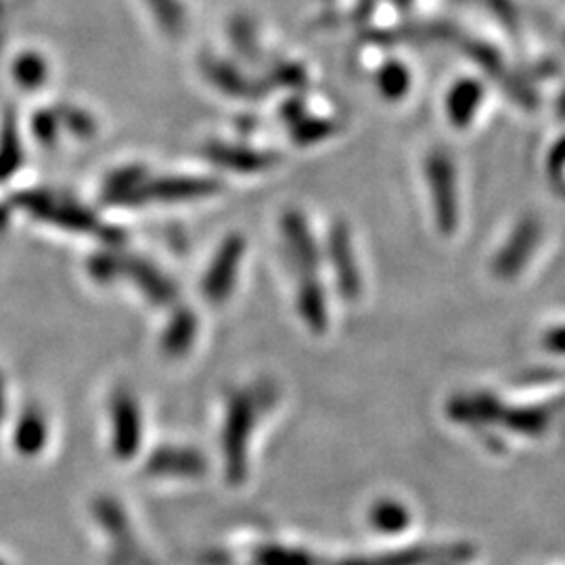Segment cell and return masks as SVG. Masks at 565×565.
Listing matches in <instances>:
<instances>
[{
    "label": "cell",
    "instance_id": "6da1fadb",
    "mask_svg": "<svg viewBox=\"0 0 565 565\" xmlns=\"http://www.w3.org/2000/svg\"><path fill=\"white\" fill-rule=\"evenodd\" d=\"M256 408L247 394H237L228 404L224 424L223 448L226 461V476L233 484H239L247 471V443L256 419Z\"/></svg>",
    "mask_w": 565,
    "mask_h": 565
},
{
    "label": "cell",
    "instance_id": "7a4b0ae2",
    "mask_svg": "<svg viewBox=\"0 0 565 565\" xmlns=\"http://www.w3.org/2000/svg\"><path fill=\"white\" fill-rule=\"evenodd\" d=\"M114 450L120 459H130L141 446V411L128 392H118L111 404Z\"/></svg>",
    "mask_w": 565,
    "mask_h": 565
},
{
    "label": "cell",
    "instance_id": "3957f363",
    "mask_svg": "<svg viewBox=\"0 0 565 565\" xmlns=\"http://www.w3.org/2000/svg\"><path fill=\"white\" fill-rule=\"evenodd\" d=\"M243 258V242L233 237L224 243L218 252V256L214 258V263L210 266L207 275L203 277L202 291L203 296L212 303H221L231 296L235 279L239 273V263Z\"/></svg>",
    "mask_w": 565,
    "mask_h": 565
},
{
    "label": "cell",
    "instance_id": "277c9868",
    "mask_svg": "<svg viewBox=\"0 0 565 565\" xmlns=\"http://www.w3.org/2000/svg\"><path fill=\"white\" fill-rule=\"evenodd\" d=\"M329 249H331V263H333V273L338 279V289L342 291L345 300H356L363 291V279L359 273V266L354 260L352 254V245H350V237L343 231L342 226H338L331 233V242H329Z\"/></svg>",
    "mask_w": 565,
    "mask_h": 565
},
{
    "label": "cell",
    "instance_id": "5b68a950",
    "mask_svg": "<svg viewBox=\"0 0 565 565\" xmlns=\"http://www.w3.org/2000/svg\"><path fill=\"white\" fill-rule=\"evenodd\" d=\"M151 476H184L195 478L205 471V459L198 450L189 448H162L147 461Z\"/></svg>",
    "mask_w": 565,
    "mask_h": 565
},
{
    "label": "cell",
    "instance_id": "8992f818",
    "mask_svg": "<svg viewBox=\"0 0 565 565\" xmlns=\"http://www.w3.org/2000/svg\"><path fill=\"white\" fill-rule=\"evenodd\" d=\"M118 275H126L128 279L141 287L142 294L153 300V303H170L177 296V289L160 275L153 266L141 260H118Z\"/></svg>",
    "mask_w": 565,
    "mask_h": 565
},
{
    "label": "cell",
    "instance_id": "52a82bcc",
    "mask_svg": "<svg viewBox=\"0 0 565 565\" xmlns=\"http://www.w3.org/2000/svg\"><path fill=\"white\" fill-rule=\"evenodd\" d=\"M285 235H287V242L291 245V256H294V263L298 266L300 279L315 277L317 264H319V254H317V247H315V242L310 239L308 231H303V224L296 221V218L287 221L285 223Z\"/></svg>",
    "mask_w": 565,
    "mask_h": 565
},
{
    "label": "cell",
    "instance_id": "ba28073f",
    "mask_svg": "<svg viewBox=\"0 0 565 565\" xmlns=\"http://www.w3.org/2000/svg\"><path fill=\"white\" fill-rule=\"evenodd\" d=\"M298 308L302 315L303 323L312 331H323L327 327V303L324 294L317 277L300 279V291H298Z\"/></svg>",
    "mask_w": 565,
    "mask_h": 565
},
{
    "label": "cell",
    "instance_id": "9c48e42d",
    "mask_svg": "<svg viewBox=\"0 0 565 565\" xmlns=\"http://www.w3.org/2000/svg\"><path fill=\"white\" fill-rule=\"evenodd\" d=\"M195 333H198L195 315H193L191 310H182V312L177 315L174 323L166 329L163 350H166L170 356L184 354V350L195 340Z\"/></svg>",
    "mask_w": 565,
    "mask_h": 565
},
{
    "label": "cell",
    "instance_id": "30bf717a",
    "mask_svg": "<svg viewBox=\"0 0 565 565\" xmlns=\"http://www.w3.org/2000/svg\"><path fill=\"white\" fill-rule=\"evenodd\" d=\"M482 102V88L478 82H463L459 88H455L450 97V116L455 124H467L476 114L478 105Z\"/></svg>",
    "mask_w": 565,
    "mask_h": 565
},
{
    "label": "cell",
    "instance_id": "8fae6325",
    "mask_svg": "<svg viewBox=\"0 0 565 565\" xmlns=\"http://www.w3.org/2000/svg\"><path fill=\"white\" fill-rule=\"evenodd\" d=\"M371 522L377 525L380 530L384 532H396V530H403L406 525V511L398 503H380L371 511Z\"/></svg>",
    "mask_w": 565,
    "mask_h": 565
},
{
    "label": "cell",
    "instance_id": "7c38bea8",
    "mask_svg": "<svg viewBox=\"0 0 565 565\" xmlns=\"http://www.w3.org/2000/svg\"><path fill=\"white\" fill-rule=\"evenodd\" d=\"M565 162V139L559 142L557 147H555V151H553V163H564Z\"/></svg>",
    "mask_w": 565,
    "mask_h": 565
}]
</instances>
